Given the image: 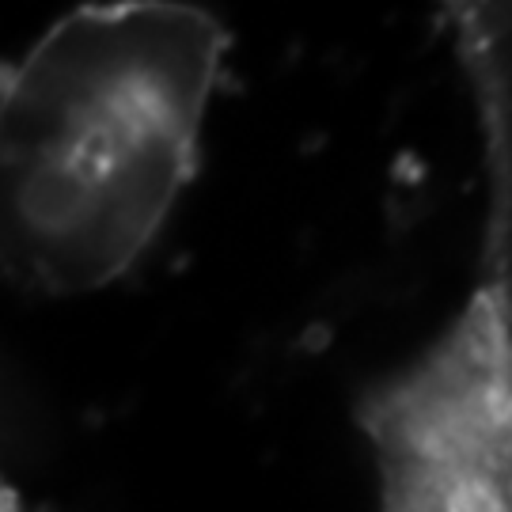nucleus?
Wrapping results in <instances>:
<instances>
[{
    "label": "nucleus",
    "instance_id": "nucleus-1",
    "mask_svg": "<svg viewBox=\"0 0 512 512\" xmlns=\"http://www.w3.org/2000/svg\"><path fill=\"white\" fill-rule=\"evenodd\" d=\"M228 31L186 0L84 4L0 65V274L84 296L156 247L228 76Z\"/></svg>",
    "mask_w": 512,
    "mask_h": 512
},
{
    "label": "nucleus",
    "instance_id": "nucleus-2",
    "mask_svg": "<svg viewBox=\"0 0 512 512\" xmlns=\"http://www.w3.org/2000/svg\"><path fill=\"white\" fill-rule=\"evenodd\" d=\"M512 164H486L490 217L467 304L357 406L376 512H512Z\"/></svg>",
    "mask_w": 512,
    "mask_h": 512
},
{
    "label": "nucleus",
    "instance_id": "nucleus-3",
    "mask_svg": "<svg viewBox=\"0 0 512 512\" xmlns=\"http://www.w3.org/2000/svg\"><path fill=\"white\" fill-rule=\"evenodd\" d=\"M0 512H31L23 501H19V494L4 482V478H0Z\"/></svg>",
    "mask_w": 512,
    "mask_h": 512
}]
</instances>
